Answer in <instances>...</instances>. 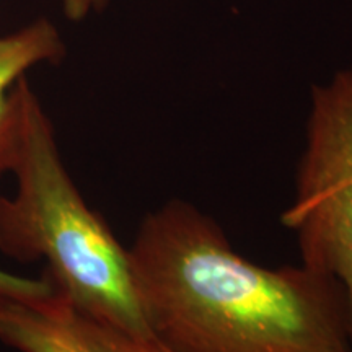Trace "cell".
<instances>
[{"mask_svg": "<svg viewBox=\"0 0 352 352\" xmlns=\"http://www.w3.org/2000/svg\"><path fill=\"white\" fill-rule=\"evenodd\" d=\"M127 254L145 324L165 352H352L336 279L302 263L250 261L186 201L145 215Z\"/></svg>", "mask_w": 352, "mask_h": 352, "instance_id": "cell-1", "label": "cell"}, {"mask_svg": "<svg viewBox=\"0 0 352 352\" xmlns=\"http://www.w3.org/2000/svg\"><path fill=\"white\" fill-rule=\"evenodd\" d=\"M20 131L13 197H0V253L44 259L54 289L80 310L127 331L152 336L132 280L129 254L88 208L65 170L56 134L25 77L19 80Z\"/></svg>", "mask_w": 352, "mask_h": 352, "instance_id": "cell-2", "label": "cell"}, {"mask_svg": "<svg viewBox=\"0 0 352 352\" xmlns=\"http://www.w3.org/2000/svg\"><path fill=\"white\" fill-rule=\"evenodd\" d=\"M52 289L50 277L43 274L41 279H26V277L13 276L0 270V292L13 294L21 297L44 296Z\"/></svg>", "mask_w": 352, "mask_h": 352, "instance_id": "cell-6", "label": "cell"}, {"mask_svg": "<svg viewBox=\"0 0 352 352\" xmlns=\"http://www.w3.org/2000/svg\"><path fill=\"white\" fill-rule=\"evenodd\" d=\"M283 223L297 235L302 264L344 290L352 347V69L314 90L296 197Z\"/></svg>", "mask_w": 352, "mask_h": 352, "instance_id": "cell-3", "label": "cell"}, {"mask_svg": "<svg viewBox=\"0 0 352 352\" xmlns=\"http://www.w3.org/2000/svg\"><path fill=\"white\" fill-rule=\"evenodd\" d=\"M64 56L54 25L38 20L20 32L0 38V175L10 171L20 131L19 80L39 63Z\"/></svg>", "mask_w": 352, "mask_h": 352, "instance_id": "cell-5", "label": "cell"}, {"mask_svg": "<svg viewBox=\"0 0 352 352\" xmlns=\"http://www.w3.org/2000/svg\"><path fill=\"white\" fill-rule=\"evenodd\" d=\"M0 342L19 352H165L152 336L88 315L54 285L36 297L0 292Z\"/></svg>", "mask_w": 352, "mask_h": 352, "instance_id": "cell-4", "label": "cell"}, {"mask_svg": "<svg viewBox=\"0 0 352 352\" xmlns=\"http://www.w3.org/2000/svg\"><path fill=\"white\" fill-rule=\"evenodd\" d=\"M104 3V0H64L65 16L74 21H78L90 13L96 10Z\"/></svg>", "mask_w": 352, "mask_h": 352, "instance_id": "cell-7", "label": "cell"}]
</instances>
